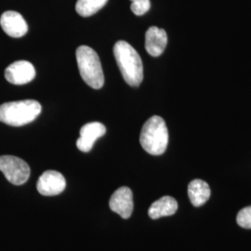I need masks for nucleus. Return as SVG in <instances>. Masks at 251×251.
I'll return each mask as SVG.
<instances>
[{
    "instance_id": "2eb2a0df",
    "label": "nucleus",
    "mask_w": 251,
    "mask_h": 251,
    "mask_svg": "<svg viewBox=\"0 0 251 251\" xmlns=\"http://www.w3.org/2000/svg\"><path fill=\"white\" fill-rule=\"evenodd\" d=\"M237 225L245 229H251V206L244 207L236 217Z\"/></svg>"
},
{
    "instance_id": "1a4fd4ad",
    "label": "nucleus",
    "mask_w": 251,
    "mask_h": 251,
    "mask_svg": "<svg viewBox=\"0 0 251 251\" xmlns=\"http://www.w3.org/2000/svg\"><path fill=\"white\" fill-rule=\"evenodd\" d=\"M0 25L8 36L14 38L25 36L28 31L25 20L19 12L13 10H8L1 15Z\"/></svg>"
},
{
    "instance_id": "dca6fc26",
    "label": "nucleus",
    "mask_w": 251,
    "mask_h": 251,
    "mask_svg": "<svg viewBox=\"0 0 251 251\" xmlns=\"http://www.w3.org/2000/svg\"><path fill=\"white\" fill-rule=\"evenodd\" d=\"M151 8V2L150 0L140 1V2H132L130 9L132 12L137 16H142L145 14Z\"/></svg>"
},
{
    "instance_id": "7ed1b4c3",
    "label": "nucleus",
    "mask_w": 251,
    "mask_h": 251,
    "mask_svg": "<svg viewBox=\"0 0 251 251\" xmlns=\"http://www.w3.org/2000/svg\"><path fill=\"white\" fill-rule=\"evenodd\" d=\"M140 143L144 150L152 155H160L165 152L169 144V131L162 117L153 116L144 123Z\"/></svg>"
},
{
    "instance_id": "f8f14e48",
    "label": "nucleus",
    "mask_w": 251,
    "mask_h": 251,
    "mask_svg": "<svg viewBox=\"0 0 251 251\" xmlns=\"http://www.w3.org/2000/svg\"><path fill=\"white\" fill-rule=\"evenodd\" d=\"M177 209L178 203L174 198L163 197L152 203L148 210V215L152 220H157L162 217L175 214Z\"/></svg>"
},
{
    "instance_id": "0eeeda50",
    "label": "nucleus",
    "mask_w": 251,
    "mask_h": 251,
    "mask_svg": "<svg viewBox=\"0 0 251 251\" xmlns=\"http://www.w3.org/2000/svg\"><path fill=\"white\" fill-rule=\"evenodd\" d=\"M36 76L34 65L27 61H18L11 63L5 70V77L13 85H25Z\"/></svg>"
},
{
    "instance_id": "39448f33",
    "label": "nucleus",
    "mask_w": 251,
    "mask_h": 251,
    "mask_svg": "<svg viewBox=\"0 0 251 251\" xmlns=\"http://www.w3.org/2000/svg\"><path fill=\"white\" fill-rule=\"evenodd\" d=\"M0 171L14 185L25 184L31 173L26 162L13 155L0 156Z\"/></svg>"
},
{
    "instance_id": "f257e3e1",
    "label": "nucleus",
    "mask_w": 251,
    "mask_h": 251,
    "mask_svg": "<svg viewBox=\"0 0 251 251\" xmlns=\"http://www.w3.org/2000/svg\"><path fill=\"white\" fill-rule=\"evenodd\" d=\"M114 54L123 78L131 87H138L144 79V66L134 48L124 40L114 47Z\"/></svg>"
},
{
    "instance_id": "20e7f679",
    "label": "nucleus",
    "mask_w": 251,
    "mask_h": 251,
    "mask_svg": "<svg viewBox=\"0 0 251 251\" xmlns=\"http://www.w3.org/2000/svg\"><path fill=\"white\" fill-rule=\"evenodd\" d=\"M76 61L83 80L95 90L102 88L104 75L96 51L88 46H80L76 50Z\"/></svg>"
},
{
    "instance_id": "ddd939ff",
    "label": "nucleus",
    "mask_w": 251,
    "mask_h": 251,
    "mask_svg": "<svg viewBox=\"0 0 251 251\" xmlns=\"http://www.w3.org/2000/svg\"><path fill=\"white\" fill-rule=\"evenodd\" d=\"M211 191L206 181L194 179L189 183L188 196L191 203L195 206H201L210 198Z\"/></svg>"
},
{
    "instance_id": "f3484780",
    "label": "nucleus",
    "mask_w": 251,
    "mask_h": 251,
    "mask_svg": "<svg viewBox=\"0 0 251 251\" xmlns=\"http://www.w3.org/2000/svg\"><path fill=\"white\" fill-rule=\"evenodd\" d=\"M131 2H140V1H145V0H130Z\"/></svg>"
},
{
    "instance_id": "9d476101",
    "label": "nucleus",
    "mask_w": 251,
    "mask_h": 251,
    "mask_svg": "<svg viewBox=\"0 0 251 251\" xmlns=\"http://www.w3.org/2000/svg\"><path fill=\"white\" fill-rule=\"evenodd\" d=\"M106 132L105 126L100 122H90L83 126L80 129V137L76 142V146L81 152H89L94 143Z\"/></svg>"
},
{
    "instance_id": "f03ea898",
    "label": "nucleus",
    "mask_w": 251,
    "mask_h": 251,
    "mask_svg": "<svg viewBox=\"0 0 251 251\" xmlns=\"http://www.w3.org/2000/svg\"><path fill=\"white\" fill-rule=\"evenodd\" d=\"M41 105L35 100L6 102L0 105V122L22 126L34 121L41 113Z\"/></svg>"
},
{
    "instance_id": "9b49d317",
    "label": "nucleus",
    "mask_w": 251,
    "mask_h": 251,
    "mask_svg": "<svg viewBox=\"0 0 251 251\" xmlns=\"http://www.w3.org/2000/svg\"><path fill=\"white\" fill-rule=\"evenodd\" d=\"M168 44V36L164 29L151 26L145 34V49L152 57L160 56Z\"/></svg>"
},
{
    "instance_id": "423d86ee",
    "label": "nucleus",
    "mask_w": 251,
    "mask_h": 251,
    "mask_svg": "<svg viewBox=\"0 0 251 251\" xmlns=\"http://www.w3.org/2000/svg\"><path fill=\"white\" fill-rule=\"evenodd\" d=\"M66 187L63 174L55 171H45L38 179L36 188L40 195L54 197L62 194Z\"/></svg>"
},
{
    "instance_id": "4468645a",
    "label": "nucleus",
    "mask_w": 251,
    "mask_h": 251,
    "mask_svg": "<svg viewBox=\"0 0 251 251\" xmlns=\"http://www.w3.org/2000/svg\"><path fill=\"white\" fill-rule=\"evenodd\" d=\"M108 0H77L75 5L76 12L82 17H90L102 9Z\"/></svg>"
},
{
    "instance_id": "6e6552de",
    "label": "nucleus",
    "mask_w": 251,
    "mask_h": 251,
    "mask_svg": "<svg viewBox=\"0 0 251 251\" xmlns=\"http://www.w3.org/2000/svg\"><path fill=\"white\" fill-rule=\"evenodd\" d=\"M109 206L112 211L121 216L123 219H128L133 212V195L128 187H120L110 198Z\"/></svg>"
}]
</instances>
